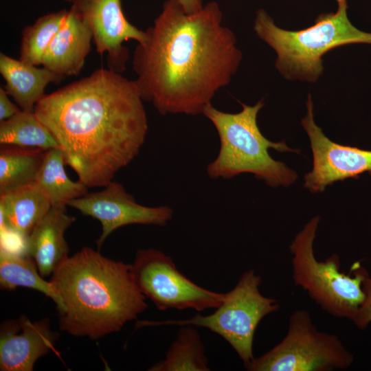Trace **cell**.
I'll return each instance as SVG.
<instances>
[{
    "mask_svg": "<svg viewBox=\"0 0 371 371\" xmlns=\"http://www.w3.org/2000/svg\"><path fill=\"white\" fill-rule=\"evenodd\" d=\"M145 33L133 52L135 81L142 100L161 115L203 113L242 59L214 1L188 13L178 0H166Z\"/></svg>",
    "mask_w": 371,
    "mask_h": 371,
    "instance_id": "obj_1",
    "label": "cell"
},
{
    "mask_svg": "<svg viewBox=\"0 0 371 371\" xmlns=\"http://www.w3.org/2000/svg\"><path fill=\"white\" fill-rule=\"evenodd\" d=\"M139 88L109 69L45 95L34 113L66 165L88 188L104 187L139 153L148 131Z\"/></svg>",
    "mask_w": 371,
    "mask_h": 371,
    "instance_id": "obj_2",
    "label": "cell"
},
{
    "mask_svg": "<svg viewBox=\"0 0 371 371\" xmlns=\"http://www.w3.org/2000/svg\"><path fill=\"white\" fill-rule=\"evenodd\" d=\"M50 282L61 304L60 329L73 336L98 339L120 330L148 306L131 265L89 247L63 261Z\"/></svg>",
    "mask_w": 371,
    "mask_h": 371,
    "instance_id": "obj_3",
    "label": "cell"
},
{
    "mask_svg": "<svg viewBox=\"0 0 371 371\" xmlns=\"http://www.w3.org/2000/svg\"><path fill=\"white\" fill-rule=\"evenodd\" d=\"M242 110L230 113L218 110L210 103L203 114L214 126L220 139L216 159L207 166L212 179H230L242 173H251L267 186L287 187L297 179V174L284 163L273 159L269 150L299 153L284 142H273L261 133L257 123L263 100L254 106L241 103Z\"/></svg>",
    "mask_w": 371,
    "mask_h": 371,
    "instance_id": "obj_4",
    "label": "cell"
},
{
    "mask_svg": "<svg viewBox=\"0 0 371 371\" xmlns=\"http://www.w3.org/2000/svg\"><path fill=\"white\" fill-rule=\"evenodd\" d=\"M337 2L336 12L322 14L313 25L296 31L278 27L265 10H258L254 30L276 51V67L285 78L315 82L323 73L322 58L326 52L347 44H371V33L350 21L347 0Z\"/></svg>",
    "mask_w": 371,
    "mask_h": 371,
    "instance_id": "obj_5",
    "label": "cell"
},
{
    "mask_svg": "<svg viewBox=\"0 0 371 371\" xmlns=\"http://www.w3.org/2000/svg\"><path fill=\"white\" fill-rule=\"evenodd\" d=\"M319 221V216L313 217L289 246L293 280L328 313L352 321L364 300L363 284L369 273L359 262L349 273L342 272L335 254L325 261L317 260L313 244Z\"/></svg>",
    "mask_w": 371,
    "mask_h": 371,
    "instance_id": "obj_6",
    "label": "cell"
},
{
    "mask_svg": "<svg viewBox=\"0 0 371 371\" xmlns=\"http://www.w3.org/2000/svg\"><path fill=\"white\" fill-rule=\"evenodd\" d=\"M261 283V277L250 269L225 293L224 301L212 314H196L185 319L137 321L135 327L191 325L207 328L229 344L247 369L254 359L253 343L257 326L264 317L280 308L277 300L260 293Z\"/></svg>",
    "mask_w": 371,
    "mask_h": 371,
    "instance_id": "obj_7",
    "label": "cell"
},
{
    "mask_svg": "<svg viewBox=\"0 0 371 371\" xmlns=\"http://www.w3.org/2000/svg\"><path fill=\"white\" fill-rule=\"evenodd\" d=\"M353 355L337 335L319 331L308 311L291 315L286 336L277 345L254 357L249 371H332L349 368Z\"/></svg>",
    "mask_w": 371,
    "mask_h": 371,
    "instance_id": "obj_8",
    "label": "cell"
},
{
    "mask_svg": "<svg viewBox=\"0 0 371 371\" xmlns=\"http://www.w3.org/2000/svg\"><path fill=\"white\" fill-rule=\"evenodd\" d=\"M131 265L138 289L160 311L191 308L201 312L216 308L225 300V293L195 284L178 270L170 256L159 250L139 249Z\"/></svg>",
    "mask_w": 371,
    "mask_h": 371,
    "instance_id": "obj_9",
    "label": "cell"
},
{
    "mask_svg": "<svg viewBox=\"0 0 371 371\" xmlns=\"http://www.w3.org/2000/svg\"><path fill=\"white\" fill-rule=\"evenodd\" d=\"M306 109L301 123L310 139L313 168L304 176V187L311 192H320L337 181L359 178L363 172L371 175V150L339 144L328 138L314 121L311 94Z\"/></svg>",
    "mask_w": 371,
    "mask_h": 371,
    "instance_id": "obj_10",
    "label": "cell"
},
{
    "mask_svg": "<svg viewBox=\"0 0 371 371\" xmlns=\"http://www.w3.org/2000/svg\"><path fill=\"white\" fill-rule=\"evenodd\" d=\"M68 205L100 222L102 233L97 240L98 249L117 228L132 224L164 226L173 214L168 206L148 207L139 204L122 184L113 181L102 190L87 192L70 201Z\"/></svg>",
    "mask_w": 371,
    "mask_h": 371,
    "instance_id": "obj_11",
    "label": "cell"
},
{
    "mask_svg": "<svg viewBox=\"0 0 371 371\" xmlns=\"http://www.w3.org/2000/svg\"><path fill=\"white\" fill-rule=\"evenodd\" d=\"M71 10L90 30L96 51L106 54L108 69L121 73L126 69L128 49L123 43L144 41L146 33L128 21L121 0H72Z\"/></svg>",
    "mask_w": 371,
    "mask_h": 371,
    "instance_id": "obj_12",
    "label": "cell"
},
{
    "mask_svg": "<svg viewBox=\"0 0 371 371\" xmlns=\"http://www.w3.org/2000/svg\"><path fill=\"white\" fill-rule=\"evenodd\" d=\"M57 334L47 319L31 322L23 316L1 325L0 370L32 371L36 361L54 348Z\"/></svg>",
    "mask_w": 371,
    "mask_h": 371,
    "instance_id": "obj_13",
    "label": "cell"
},
{
    "mask_svg": "<svg viewBox=\"0 0 371 371\" xmlns=\"http://www.w3.org/2000/svg\"><path fill=\"white\" fill-rule=\"evenodd\" d=\"M74 221L65 207L52 206L26 238L25 254L34 260L43 278L52 274L69 257L65 233Z\"/></svg>",
    "mask_w": 371,
    "mask_h": 371,
    "instance_id": "obj_14",
    "label": "cell"
},
{
    "mask_svg": "<svg viewBox=\"0 0 371 371\" xmlns=\"http://www.w3.org/2000/svg\"><path fill=\"white\" fill-rule=\"evenodd\" d=\"M92 34L71 10L46 49L41 61L45 68L64 77L77 76L91 49Z\"/></svg>",
    "mask_w": 371,
    "mask_h": 371,
    "instance_id": "obj_15",
    "label": "cell"
},
{
    "mask_svg": "<svg viewBox=\"0 0 371 371\" xmlns=\"http://www.w3.org/2000/svg\"><path fill=\"white\" fill-rule=\"evenodd\" d=\"M49 199L36 182L0 194V229L25 238L51 208Z\"/></svg>",
    "mask_w": 371,
    "mask_h": 371,
    "instance_id": "obj_16",
    "label": "cell"
},
{
    "mask_svg": "<svg viewBox=\"0 0 371 371\" xmlns=\"http://www.w3.org/2000/svg\"><path fill=\"white\" fill-rule=\"evenodd\" d=\"M0 73L6 82V93L14 98L21 110L28 111H34L49 83H58L65 78L44 67L38 68L2 52Z\"/></svg>",
    "mask_w": 371,
    "mask_h": 371,
    "instance_id": "obj_17",
    "label": "cell"
},
{
    "mask_svg": "<svg viewBox=\"0 0 371 371\" xmlns=\"http://www.w3.org/2000/svg\"><path fill=\"white\" fill-rule=\"evenodd\" d=\"M64 155L59 148L45 151L35 181L47 195L52 206L66 207L88 192L84 183L71 180L65 172Z\"/></svg>",
    "mask_w": 371,
    "mask_h": 371,
    "instance_id": "obj_18",
    "label": "cell"
},
{
    "mask_svg": "<svg viewBox=\"0 0 371 371\" xmlns=\"http://www.w3.org/2000/svg\"><path fill=\"white\" fill-rule=\"evenodd\" d=\"M45 151L38 148L1 145L0 194L34 182Z\"/></svg>",
    "mask_w": 371,
    "mask_h": 371,
    "instance_id": "obj_19",
    "label": "cell"
},
{
    "mask_svg": "<svg viewBox=\"0 0 371 371\" xmlns=\"http://www.w3.org/2000/svg\"><path fill=\"white\" fill-rule=\"evenodd\" d=\"M177 337L166 352L165 359L150 371H209L204 345L195 326H179Z\"/></svg>",
    "mask_w": 371,
    "mask_h": 371,
    "instance_id": "obj_20",
    "label": "cell"
},
{
    "mask_svg": "<svg viewBox=\"0 0 371 371\" xmlns=\"http://www.w3.org/2000/svg\"><path fill=\"white\" fill-rule=\"evenodd\" d=\"M0 286L3 290H13L19 286L36 290L51 298L57 309L61 304L52 282L40 275L34 260L27 256L0 248Z\"/></svg>",
    "mask_w": 371,
    "mask_h": 371,
    "instance_id": "obj_21",
    "label": "cell"
},
{
    "mask_svg": "<svg viewBox=\"0 0 371 371\" xmlns=\"http://www.w3.org/2000/svg\"><path fill=\"white\" fill-rule=\"evenodd\" d=\"M0 144L38 148L44 150L59 148L51 132L34 111L23 110L0 122Z\"/></svg>",
    "mask_w": 371,
    "mask_h": 371,
    "instance_id": "obj_22",
    "label": "cell"
},
{
    "mask_svg": "<svg viewBox=\"0 0 371 371\" xmlns=\"http://www.w3.org/2000/svg\"><path fill=\"white\" fill-rule=\"evenodd\" d=\"M68 10L46 14L22 31L19 60L38 66L53 38L63 25Z\"/></svg>",
    "mask_w": 371,
    "mask_h": 371,
    "instance_id": "obj_23",
    "label": "cell"
},
{
    "mask_svg": "<svg viewBox=\"0 0 371 371\" xmlns=\"http://www.w3.org/2000/svg\"><path fill=\"white\" fill-rule=\"evenodd\" d=\"M363 289L365 297L355 314L353 323L361 330H364L371 322V276L368 275L364 280Z\"/></svg>",
    "mask_w": 371,
    "mask_h": 371,
    "instance_id": "obj_24",
    "label": "cell"
},
{
    "mask_svg": "<svg viewBox=\"0 0 371 371\" xmlns=\"http://www.w3.org/2000/svg\"><path fill=\"white\" fill-rule=\"evenodd\" d=\"M21 109L13 104L5 89L0 87V122L10 118Z\"/></svg>",
    "mask_w": 371,
    "mask_h": 371,
    "instance_id": "obj_25",
    "label": "cell"
},
{
    "mask_svg": "<svg viewBox=\"0 0 371 371\" xmlns=\"http://www.w3.org/2000/svg\"><path fill=\"white\" fill-rule=\"evenodd\" d=\"M188 13H194L203 7V0H178Z\"/></svg>",
    "mask_w": 371,
    "mask_h": 371,
    "instance_id": "obj_26",
    "label": "cell"
},
{
    "mask_svg": "<svg viewBox=\"0 0 371 371\" xmlns=\"http://www.w3.org/2000/svg\"><path fill=\"white\" fill-rule=\"evenodd\" d=\"M66 1H68V2H71L72 0H65Z\"/></svg>",
    "mask_w": 371,
    "mask_h": 371,
    "instance_id": "obj_27",
    "label": "cell"
}]
</instances>
